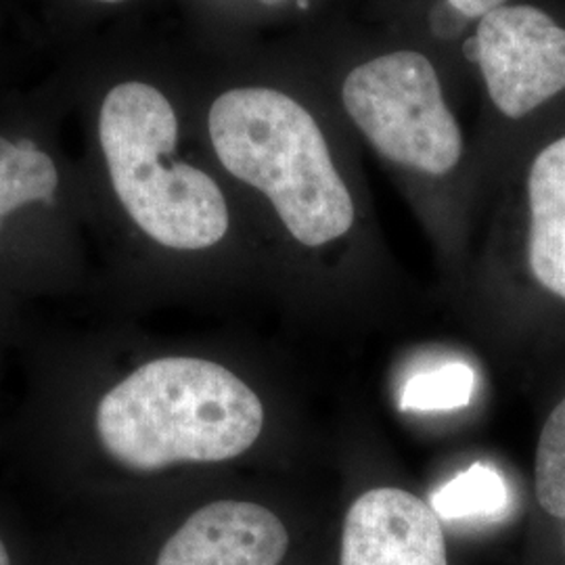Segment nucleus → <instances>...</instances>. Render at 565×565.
Segmentation results:
<instances>
[{
    "label": "nucleus",
    "instance_id": "obj_1",
    "mask_svg": "<svg viewBox=\"0 0 565 565\" xmlns=\"http://www.w3.org/2000/svg\"><path fill=\"white\" fill-rule=\"evenodd\" d=\"M263 427L258 394L223 364L193 356L142 364L95 413L103 450L139 473L235 459L256 445Z\"/></svg>",
    "mask_w": 565,
    "mask_h": 565
},
{
    "label": "nucleus",
    "instance_id": "obj_2",
    "mask_svg": "<svg viewBox=\"0 0 565 565\" xmlns=\"http://www.w3.org/2000/svg\"><path fill=\"white\" fill-rule=\"evenodd\" d=\"M210 141L224 168L273 203L302 245L321 247L354 224V202L315 116L275 88L243 86L210 107Z\"/></svg>",
    "mask_w": 565,
    "mask_h": 565
},
{
    "label": "nucleus",
    "instance_id": "obj_3",
    "mask_svg": "<svg viewBox=\"0 0 565 565\" xmlns=\"http://www.w3.org/2000/svg\"><path fill=\"white\" fill-rule=\"evenodd\" d=\"M99 141L114 191L147 237L184 252L223 242V191L203 170L177 160L179 118L156 86H114L103 99Z\"/></svg>",
    "mask_w": 565,
    "mask_h": 565
},
{
    "label": "nucleus",
    "instance_id": "obj_4",
    "mask_svg": "<svg viewBox=\"0 0 565 565\" xmlns=\"http://www.w3.org/2000/svg\"><path fill=\"white\" fill-rule=\"evenodd\" d=\"M348 116L394 163L431 177L463 156V135L448 109L434 63L417 51H394L354 67L342 86Z\"/></svg>",
    "mask_w": 565,
    "mask_h": 565
},
{
    "label": "nucleus",
    "instance_id": "obj_5",
    "mask_svg": "<svg viewBox=\"0 0 565 565\" xmlns=\"http://www.w3.org/2000/svg\"><path fill=\"white\" fill-rule=\"evenodd\" d=\"M469 57L507 118H524L565 90V28L532 4H503L480 18Z\"/></svg>",
    "mask_w": 565,
    "mask_h": 565
},
{
    "label": "nucleus",
    "instance_id": "obj_6",
    "mask_svg": "<svg viewBox=\"0 0 565 565\" xmlns=\"http://www.w3.org/2000/svg\"><path fill=\"white\" fill-rule=\"evenodd\" d=\"M342 565H448L440 518L401 488H375L348 509Z\"/></svg>",
    "mask_w": 565,
    "mask_h": 565
},
{
    "label": "nucleus",
    "instance_id": "obj_7",
    "mask_svg": "<svg viewBox=\"0 0 565 565\" xmlns=\"http://www.w3.org/2000/svg\"><path fill=\"white\" fill-rule=\"evenodd\" d=\"M287 548V527L270 509L216 501L182 522L153 565H279Z\"/></svg>",
    "mask_w": 565,
    "mask_h": 565
},
{
    "label": "nucleus",
    "instance_id": "obj_8",
    "mask_svg": "<svg viewBox=\"0 0 565 565\" xmlns=\"http://www.w3.org/2000/svg\"><path fill=\"white\" fill-rule=\"evenodd\" d=\"M527 202L532 275L565 300V137L546 145L532 162Z\"/></svg>",
    "mask_w": 565,
    "mask_h": 565
},
{
    "label": "nucleus",
    "instance_id": "obj_9",
    "mask_svg": "<svg viewBox=\"0 0 565 565\" xmlns=\"http://www.w3.org/2000/svg\"><path fill=\"white\" fill-rule=\"evenodd\" d=\"M60 186L55 162L34 142L0 137V221L34 202H53Z\"/></svg>",
    "mask_w": 565,
    "mask_h": 565
},
{
    "label": "nucleus",
    "instance_id": "obj_10",
    "mask_svg": "<svg viewBox=\"0 0 565 565\" xmlns=\"http://www.w3.org/2000/svg\"><path fill=\"white\" fill-rule=\"evenodd\" d=\"M509 503L503 476L486 463H473L446 482L431 497V509L443 520L492 518L505 511Z\"/></svg>",
    "mask_w": 565,
    "mask_h": 565
},
{
    "label": "nucleus",
    "instance_id": "obj_11",
    "mask_svg": "<svg viewBox=\"0 0 565 565\" xmlns=\"http://www.w3.org/2000/svg\"><path fill=\"white\" fill-rule=\"evenodd\" d=\"M476 392V373L469 364L446 363L419 371L406 380L401 396L403 411L431 413L457 411L471 403Z\"/></svg>",
    "mask_w": 565,
    "mask_h": 565
},
{
    "label": "nucleus",
    "instance_id": "obj_12",
    "mask_svg": "<svg viewBox=\"0 0 565 565\" xmlns=\"http://www.w3.org/2000/svg\"><path fill=\"white\" fill-rule=\"evenodd\" d=\"M534 482L539 505L565 520V398L553 408L536 446Z\"/></svg>",
    "mask_w": 565,
    "mask_h": 565
},
{
    "label": "nucleus",
    "instance_id": "obj_13",
    "mask_svg": "<svg viewBox=\"0 0 565 565\" xmlns=\"http://www.w3.org/2000/svg\"><path fill=\"white\" fill-rule=\"evenodd\" d=\"M446 2L465 18H484L486 13L503 7L507 0H446Z\"/></svg>",
    "mask_w": 565,
    "mask_h": 565
},
{
    "label": "nucleus",
    "instance_id": "obj_14",
    "mask_svg": "<svg viewBox=\"0 0 565 565\" xmlns=\"http://www.w3.org/2000/svg\"><path fill=\"white\" fill-rule=\"evenodd\" d=\"M0 565H15L13 564V555H11V548L7 545V541L2 539L0 534Z\"/></svg>",
    "mask_w": 565,
    "mask_h": 565
},
{
    "label": "nucleus",
    "instance_id": "obj_15",
    "mask_svg": "<svg viewBox=\"0 0 565 565\" xmlns=\"http://www.w3.org/2000/svg\"><path fill=\"white\" fill-rule=\"evenodd\" d=\"M258 2H263V4H268V7H275V4H281L285 0H258Z\"/></svg>",
    "mask_w": 565,
    "mask_h": 565
},
{
    "label": "nucleus",
    "instance_id": "obj_16",
    "mask_svg": "<svg viewBox=\"0 0 565 565\" xmlns=\"http://www.w3.org/2000/svg\"><path fill=\"white\" fill-rule=\"evenodd\" d=\"M97 2H107V4H118V2H126V0H97Z\"/></svg>",
    "mask_w": 565,
    "mask_h": 565
}]
</instances>
